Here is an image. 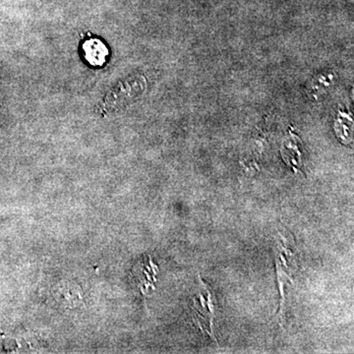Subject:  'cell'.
<instances>
[{
  "label": "cell",
  "mask_w": 354,
  "mask_h": 354,
  "mask_svg": "<svg viewBox=\"0 0 354 354\" xmlns=\"http://www.w3.org/2000/svg\"><path fill=\"white\" fill-rule=\"evenodd\" d=\"M86 58L91 64L102 65L106 62L109 51L106 46L99 39H90L84 44Z\"/></svg>",
  "instance_id": "obj_2"
},
{
  "label": "cell",
  "mask_w": 354,
  "mask_h": 354,
  "mask_svg": "<svg viewBox=\"0 0 354 354\" xmlns=\"http://www.w3.org/2000/svg\"><path fill=\"white\" fill-rule=\"evenodd\" d=\"M199 295H198L199 301L194 299V320L199 326L200 329L208 333L213 337L214 341H216L213 332V320L214 317H215V297H214L209 286L203 283L201 279H199Z\"/></svg>",
  "instance_id": "obj_1"
}]
</instances>
